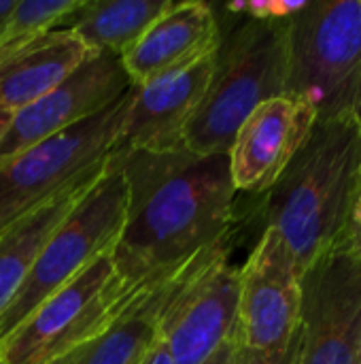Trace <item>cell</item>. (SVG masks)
Wrapping results in <instances>:
<instances>
[{
  "mask_svg": "<svg viewBox=\"0 0 361 364\" xmlns=\"http://www.w3.org/2000/svg\"><path fill=\"white\" fill-rule=\"evenodd\" d=\"M128 188L121 235L111 252L134 288L185 267L226 241L236 222L228 154L115 149Z\"/></svg>",
  "mask_w": 361,
  "mask_h": 364,
  "instance_id": "obj_1",
  "label": "cell"
},
{
  "mask_svg": "<svg viewBox=\"0 0 361 364\" xmlns=\"http://www.w3.org/2000/svg\"><path fill=\"white\" fill-rule=\"evenodd\" d=\"M361 194V126L353 115L315 124L302 149L262 194V230H277L304 273L351 235Z\"/></svg>",
  "mask_w": 361,
  "mask_h": 364,
  "instance_id": "obj_2",
  "label": "cell"
},
{
  "mask_svg": "<svg viewBox=\"0 0 361 364\" xmlns=\"http://www.w3.org/2000/svg\"><path fill=\"white\" fill-rule=\"evenodd\" d=\"M287 26L245 17L223 34L209 90L187 126L185 147L206 154H228L238 128L266 100L287 87Z\"/></svg>",
  "mask_w": 361,
  "mask_h": 364,
  "instance_id": "obj_3",
  "label": "cell"
},
{
  "mask_svg": "<svg viewBox=\"0 0 361 364\" xmlns=\"http://www.w3.org/2000/svg\"><path fill=\"white\" fill-rule=\"evenodd\" d=\"M126 205L128 188L123 171L117 154L111 151L100 177L45 241L23 286L0 316V341L43 301L72 282L98 258L113 252L123 228Z\"/></svg>",
  "mask_w": 361,
  "mask_h": 364,
  "instance_id": "obj_4",
  "label": "cell"
},
{
  "mask_svg": "<svg viewBox=\"0 0 361 364\" xmlns=\"http://www.w3.org/2000/svg\"><path fill=\"white\" fill-rule=\"evenodd\" d=\"M361 77V0H309L287 26L285 94L304 98L317 122L351 115Z\"/></svg>",
  "mask_w": 361,
  "mask_h": 364,
  "instance_id": "obj_5",
  "label": "cell"
},
{
  "mask_svg": "<svg viewBox=\"0 0 361 364\" xmlns=\"http://www.w3.org/2000/svg\"><path fill=\"white\" fill-rule=\"evenodd\" d=\"M143 288L130 286L104 254L0 341V363L53 364L102 333Z\"/></svg>",
  "mask_w": 361,
  "mask_h": 364,
  "instance_id": "obj_6",
  "label": "cell"
},
{
  "mask_svg": "<svg viewBox=\"0 0 361 364\" xmlns=\"http://www.w3.org/2000/svg\"><path fill=\"white\" fill-rule=\"evenodd\" d=\"M132 94L134 87L102 113L26 149L0 168V232L106 164L121 139Z\"/></svg>",
  "mask_w": 361,
  "mask_h": 364,
  "instance_id": "obj_7",
  "label": "cell"
},
{
  "mask_svg": "<svg viewBox=\"0 0 361 364\" xmlns=\"http://www.w3.org/2000/svg\"><path fill=\"white\" fill-rule=\"evenodd\" d=\"M230 252L228 237L189 260L168 299L157 337L174 364H204L234 339L240 269Z\"/></svg>",
  "mask_w": 361,
  "mask_h": 364,
  "instance_id": "obj_8",
  "label": "cell"
},
{
  "mask_svg": "<svg viewBox=\"0 0 361 364\" xmlns=\"http://www.w3.org/2000/svg\"><path fill=\"white\" fill-rule=\"evenodd\" d=\"M300 324V364H355L361 328V241L353 235L302 273Z\"/></svg>",
  "mask_w": 361,
  "mask_h": 364,
  "instance_id": "obj_9",
  "label": "cell"
},
{
  "mask_svg": "<svg viewBox=\"0 0 361 364\" xmlns=\"http://www.w3.org/2000/svg\"><path fill=\"white\" fill-rule=\"evenodd\" d=\"M302 320V273L283 241L266 228L240 269L234 343L249 352L272 354L289 346Z\"/></svg>",
  "mask_w": 361,
  "mask_h": 364,
  "instance_id": "obj_10",
  "label": "cell"
},
{
  "mask_svg": "<svg viewBox=\"0 0 361 364\" xmlns=\"http://www.w3.org/2000/svg\"><path fill=\"white\" fill-rule=\"evenodd\" d=\"M130 87L121 58L91 53L57 87L11 117L0 139V168L26 149L102 113Z\"/></svg>",
  "mask_w": 361,
  "mask_h": 364,
  "instance_id": "obj_11",
  "label": "cell"
},
{
  "mask_svg": "<svg viewBox=\"0 0 361 364\" xmlns=\"http://www.w3.org/2000/svg\"><path fill=\"white\" fill-rule=\"evenodd\" d=\"M317 124V111L304 98L283 94L262 102L238 128L228 151L236 192L266 194Z\"/></svg>",
  "mask_w": 361,
  "mask_h": 364,
  "instance_id": "obj_12",
  "label": "cell"
},
{
  "mask_svg": "<svg viewBox=\"0 0 361 364\" xmlns=\"http://www.w3.org/2000/svg\"><path fill=\"white\" fill-rule=\"evenodd\" d=\"M217 51L134 87L126 126L115 149L172 151L185 147L187 126L213 79Z\"/></svg>",
  "mask_w": 361,
  "mask_h": 364,
  "instance_id": "obj_13",
  "label": "cell"
},
{
  "mask_svg": "<svg viewBox=\"0 0 361 364\" xmlns=\"http://www.w3.org/2000/svg\"><path fill=\"white\" fill-rule=\"evenodd\" d=\"M219 17L206 2H172L121 58L132 87L181 70L221 47Z\"/></svg>",
  "mask_w": 361,
  "mask_h": 364,
  "instance_id": "obj_14",
  "label": "cell"
},
{
  "mask_svg": "<svg viewBox=\"0 0 361 364\" xmlns=\"http://www.w3.org/2000/svg\"><path fill=\"white\" fill-rule=\"evenodd\" d=\"M91 51L68 30L57 28L17 47L0 64V113L15 115L30 107L70 73H74Z\"/></svg>",
  "mask_w": 361,
  "mask_h": 364,
  "instance_id": "obj_15",
  "label": "cell"
},
{
  "mask_svg": "<svg viewBox=\"0 0 361 364\" xmlns=\"http://www.w3.org/2000/svg\"><path fill=\"white\" fill-rule=\"evenodd\" d=\"M185 267L145 286L102 333L53 364L140 363L157 339L162 314Z\"/></svg>",
  "mask_w": 361,
  "mask_h": 364,
  "instance_id": "obj_16",
  "label": "cell"
},
{
  "mask_svg": "<svg viewBox=\"0 0 361 364\" xmlns=\"http://www.w3.org/2000/svg\"><path fill=\"white\" fill-rule=\"evenodd\" d=\"M104 166L98 173L62 190L53 198L40 203L0 232V316L6 311V307L13 303L15 294L23 286L45 241L72 211L81 196L91 188Z\"/></svg>",
  "mask_w": 361,
  "mask_h": 364,
  "instance_id": "obj_17",
  "label": "cell"
},
{
  "mask_svg": "<svg viewBox=\"0 0 361 364\" xmlns=\"http://www.w3.org/2000/svg\"><path fill=\"white\" fill-rule=\"evenodd\" d=\"M170 4V0H83L64 23L91 53L123 58Z\"/></svg>",
  "mask_w": 361,
  "mask_h": 364,
  "instance_id": "obj_18",
  "label": "cell"
},
{
  "mask_svg": "<svg viewBox=\"0 0 361 364\" xmlns=\"http://www.w3.org/2000/svg\"><path fill=\"white\" fill-rule=\"evenodd\" d=\"M309 0H238L230 2L226 9L257 21H285L300 13Z\"/></svg>",
  "mask_w": 361,
  "mask_h": 364,
  "instance_id": "obj_19",
  "label": "cell"
},
{
  "mask_svg": "<svg viewBox=\"0 0 361 364\" xmlns=\"http://www.w3.org/2000/svg\"><path fill=\"white\" fill-rule=\"evenodd\" d=\"M302 363V324L289 346L281 352L272 354H260L243 350L234 343V363L232 364H300Z\"/></svg>",
  "mask_w": 361,
  "mask_h": 364,
  "instance_id": "obj_20",
  "label": "cell"
},
{
  "mask_svg": "<svg viewBox=\"0 0 361 364\" xmlns=\"http://www.w3.org/2000/svg\"><path fill=\"white\" fill-rule=\"evenodd\" d=\"M138 364H174V360H172L168 348L164 346V341L157 337L155 343L147 350V354L143 356V360Z\"/></svg>",
  "mask_w": 361,
  "mask_h": 364,
  "instance_id": "obj_21",
  "label": "cell"
},
{
  "mask_svg": "<svg viewBox=\"0 0 361 364\" xmlns=\"http://www.w3.org/2000/svg\"><path fill=\"white\" fill-rule=\"evenodd\" d=\"M234 363V339L221 346L204 364H232Z\"/></svg>",
  "mask_w": 361,
  "mask_h": 364,
  "instance_id": "obj_22",
  "label": "cell"
},
{
  "mask_svg": "<svg viewBox=\"0 0 361 364\" xmlns=\"http://www.w3.org/2000/svg\"><path fill=\"white\" fill-rule=\"evenodd\" d=\"M17 2H19V0H0V32L4 30V26H6V21H9L13 9L17 6Z\"/></svg>",
  "mask_w": 361,
  "mask_h": 364,
  "instance_id": "obj_23",
  "label": "cell"
},
{
  "mask_svg": "<svg viewBox=\"0 0 361 364\" xmlns=\"http://www.w3.org/2000/svg\"><path fill=\"white\" fill-rule=\"evenodd\" d=\"M351 235L361 241V194L360 198H357V203H355L353 218H351Z\"/></svg>",
  "mask_w": 361,
  "mask_h": 364,
  "instance_id": "obj_24",
  "label": "cell"
},
{
  "mask_svg": "<svg viewBox=\"0 0 361 364\" xmlns=\"http://www.w3.org/2000/svg\"><path fill=\"white\" fill-rule=\"evenodd\" d=\"M351 115L357 119V124L361 126V77L357 81V87H355V94H353V100H351Z\"/></svg>",
  "mask_w": 361,
  "mask_h": 364,
  "instance_id": "obj_25",
  "label": "cell"
},
{
  "mask_svg": "<svg viewBox=\"0 0 361 364\" xmlns=\"http://www.w3.org/2000/svg\"><path fill=\"white\" fill-rule=\"evenodd\" d=\"M11 117H13V115L0 113V139H2V136H4V132H6V128H9V124H11Z\"/></svg>",
  "mask_w": 361,
  "mask_h": 364,
  "instance_id": "obj_26",
  "label": "cell"
},
{
  "mask_svg": "<svg viewBox=\"0 0 361 364\" xmlns=\"http://www.w3.org/2000/svg\"><path fill=\"white\" fill-rule=\"evenodd\" d=\"M355 364H361V328H360V339H357V352H355Z\"/></svg>",
  "mask_w": 361,
  "mask_h": 364,
  "instance_id": "obj_27",
  "label": "cell"
},
{
  "mask_svg": "<svg viewBox=\"0 0 361 364\" xmlns=\"http://www.w3.org/2000/svg\"><path fill=\"white\" fill-rule=\"evenodd\" d=\"M0 364H2V363H0Z\"/></svg>",
  "mask_w": 361,
  "mask_h": 364,
  "instance_id": "obj_28",
  "label": "cell"
}]
</instances>
